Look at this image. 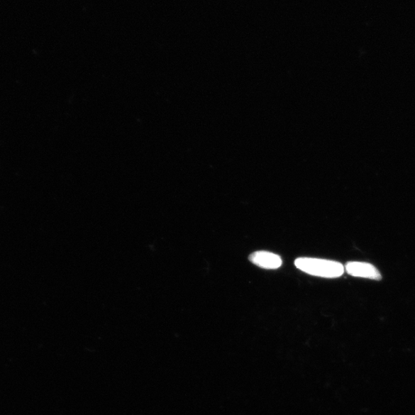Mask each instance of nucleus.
Listing matches in <instances>:
<instances>
[{"label":"nucleus","instance_id":"nucleus-1","mask_svg":"<svg viewBox=\"0 0 415 415\" xmlns=\"http://www.w3.org/2000/svg\"><path fill=\"white\" fill-rule=\"evenodd\" d=\"M294 265L304 273L325 279H337L345 272L343 264L321 258H299L295 260Z\"/></svg>","mask_w":415,"mask_h":415},{"label":"nucleus","instance_id":"nucleus-2","mask_svg":"<svg viewBox=\"0 0 415 415\" xmlns=\"http://www.w3.org/2000/svg\"><path fill=\"white\" fill-rule=\"evenodd\" d=\"M348 275L358 278L380 281L382 278L377 267L370 263L361 262H349L345 266Z\"/></svg>","mask_w":415,"mask_h":415},{"label":"nucleus","instance_id":"nucleus-3","mask_svg":"<svg viewBox=\"0 0 415 415\" xmlns=\"http://www.w3.org/2000/svg\"><path fill=\"white\" fill-rule=\"evenodd\" d=\"M249 260L265 270H278L282 265V258L277 254L267 252L258 251L249 255Z\"/></svg>","mask_w":415,"mask_h":415}]
</instances>
